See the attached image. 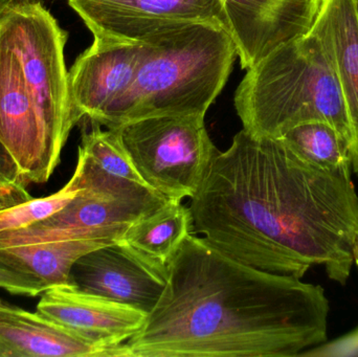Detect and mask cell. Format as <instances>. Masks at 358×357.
Listing matches in <instances>:
<instances>
[{
  "instance_id": "obj_8",
  "label": "cell",
  "mask_w": 358,
  "mask_h": 357,
  "mask_svg": "<svg viewBox=\"0 0 358 357\" xmlns=\"http://www.w3.org/2000/svg\"><path fill=\"white\" fill-rule=\"evenodd\" d=\"M0 145L27 184H44L60 163L63 147L42 119L14 50L0 33Z\"/></svg>"
},
{
  "instance_id": "obj_3",
  "label": "cell",
  "mask_w": 358,
  "mask_h": 357,
  "mask_svg": "<svg viewBox=\"0 0 358 357\" xmlns=\"http://www.w3.org/2000/svg\"><path fill=\"white\" fill-rule=\"evenodd\" d=\"M142 40L147 52L131 85L94 123L115 129L161 115L206 117L237 56L229 31L215 23H181Z\"/></svg>"
},
{
  "instance_id": "obj_6",
  "label": "cell",
  "mask_w": 358,
  "mask_h": 357,
  "mask_svg": "<svg viewBox=\"0 0 358 357\" xmlns=\"http://www.w3.org/2000/svg\"><path fill=\"white\" fill-rule=\"evenodd\" d=\"M144 182L168 199L192 198L219 150L202 115H161L115 128Z\"/></svg>"
},
{
  "instance_id": "obj_18",
  "label": "cell",
  "mask_w": 358,
  "mask_h": 357,
  "mask_svg": "<svg viewBox=\"0 0 358 357\" xmlns=\"http://www.w3.org/2000/svg\"><path fill=\"white\" fill-rule=\"evenodd\" d=\"M281 138L303 156L324 167L352 166L350 147L329 124H301Z\"/></svg>"
},
{
  "instance_id": "obj_20",
  "label": "cell",
  "mask_w": 358,
  "mask_h": 357,
  "mask_svg": "<svg viewBox=\"0 0 358 357\" xmlns=\"http://www.w3.org/2000/svg\"><path fill=\"white\" fill-rule=\"evenodd\" d=\"M79 192L66 184L50 196L31 198L0 210V232L20 230L50 217L64 207Z\"/></svg>"
},
{
  "instance_id": "obj_10",
  "label": "cell",
  "mask_w": 358,
  "mask_h": 357,
  "mask_svg": "<svg viewBox=\"0 0 358 357\" xmlns=\"http://www.w3.org/2000/svg\"><path fill=\"white\" fill-rule=\"evenodd\" d=\"M244 69L310 31L322 0H221Z\"/></svg>"
},
{
  "instance_id": "obj_24",
  "label": "cell",
  "mask_w": 358,
  "mask_h": 357,
  "mask_svg": "<svg viewBox=\"0 0 358 357\" xmlns=\"http://www.w3.org/2000/svg\"><path fill=\"white\" fill-rule=\"evenodd\" d=\"M20 1H23V0H0V17Z\"/></svg>"
},
{
  "instance_id": "obj_13",
  "label": "cell",
  "mask_w": 358,
  "mask_h": 357,
  "mask_svg": "<svg viewBox=\"0 0 358 357\" xmlns=\"http://www.w3.org/2000/svg\"><path fill=\"white\" fill-rule=\"evenodd\" d=\"M36 312L101 347L125 343L142 328L147 318L142 310L71 284L58 285L43 291Z\"/></svg>"
},
{
  "instance_id": "obj_23",
  "label": "cell",
  "mask_w": 358,
  "mask_h": 357,
  "mask_svg": "<svg viewBox=\"0 0 358 357\" xmlns=\"http://www.w3.org/2000/svg\"><path fill=\"white\" fill-rule=\"evenodd\" d=\"M301 356L358 357V328L336 341L325 342L307 350Z\"/></svg>"
},
{
  "instance_id": "obj_21",
  "label": "cell",
  "mask_w": 358,
  "mask_h": 357,
  "mask_svg": "<svg viewBox=\"0 0 358 357\" xmlns=\"http://www.w3.org/2000/svg\"><path fill=\"white\" fill-rule=\"evenodd\" d=\"M16 163L0 145V210L33 198Z\"/></svg>"
},
{
  "instance_id": "obj_12",
  "label": "cell",
  "mask_w": 358,
  "mask_h": 357,
  "mask_svg": "<svg viewBox=\"0 0 358 357\" xmlns=\"http://www.w3.org/2000/svg\"><path fill=\"white\" fill-rule=\"evenodd\" d=\"M167 278L117 242L79 258L69 284L148 314L161 300Z\"/></svg>"
},
{
  "instance_id": "obj_4",
  "label": "cell",
  "mask_w": 358,
  "mask_h": 357,
  "mask_svg": "<svg viewBox=\"0 0 358 357\" xmlns=\"http://www.w3.org/2000/svg\"><path fill=\"white\" fill-rule=\"evenodd\" d=\"M243 129L258 138H281L309 122L331 125L349 145L355 133L331 61L317 34L286 42L248 69L235 94Z\"/></svg>"
},
{
  "instance_id": "obj_19",
  "label": "cell",
  "mask_w": 358,
  "mask_h": 357,
  "mask_svg": "<svg viewBox=\"0 0 358 357\" xmlns=\"http://www.w3.org/2000/svg\"><path fill=\"white\" fill-rule=\"evenodd\" d=\"M94 126L82 136L79 153L85 155L101 170L124 180L147 184L126 150L117 129L106 131Z\"/></svg>"
},
{
  "instance_id": "obj_9",
  "label": "cell",
  "mask_w": 358,
  "mask_h": 357,
  "mask_svg": "<svg viewBox=\"0 0 358 357\" xmlns=\"http://www.w3.org/2000/svg\"><path fill=\"white\" fill-rule=\"evenodd\" d=\"M94 37L138 42L170 25L210 22L229 31L221 0H67Z\"/></svg>"
},
{
  "instance_id": "obj_16",
  "label": "cell",
  "mask_w": 358,
  "mask_h": 357,
  "mask_svg": "<svg viewBox=\"0 0 358 357\" xmlns=\"http://www.w3.org/2000/svg\"><path fill=\"white\" fill-rule=\"evenodd\" d=\"M193 233L191 210L169 199L157 211L136 220L119 243L168 277V268L181 245Z\"/></svg>"
},
{
  "instance_id": "obj_5",
  "label": "cell",
  "mask_w": 358,
  "mask_h": 357,
  "mask_svg": "<svg viewBox=\"0 0 358 357\" xmlns=\"http://www.w3.org/2000/svg\"><path fill=\"white\" fill-rule=\"evenodd\" d=\"M67 184L80 191L75 198L31 226L0 232V249L69 239L113 245L134 222L169 201L148 184L106 173L82 153H78L75 173Z\"/></svg>"
},
{
  "instance_id": "obj_27",
  "label": "cell",
  "mask_w": 358,
  "mask_h": 357,
  "mask_svg": "<svg viewBox=\"0 0 358 357\" xmlns=\"http://www.w3.org/2000/svg\"><path fill=\"white\" fill-rule=\"evenodd\" d=\"M357 1V14H358V0H355Z\"/></svg>"
},
{
  "instance_id": "obj_25",
  "label": "cell",
  "mask_w": 358,
  "mask_h": 357,
  "mask_svg": "<svg viewBox=\"0 0 358 357\" xmlns=\"http://www.w3.org/2000/svg\"><path fill=\"white\" fill-rule=\"evenodd\" d=\"M352 254L353 260H355V263L358 266V234L355 237V243H353Z\"/></svg>"
},
{
  "instance_id": "obj_11",
  "label": "cell",
  "mask_w": 358,
  "mask_h": 357,
  "mask_svg": "<svg viewBox=\"0 0 358 357\" xmlns=\"http://www.w3.org/2000/svg\"><path fill=\"white\" fill-rule=\"evenodd\" d=\"M147 52L145 40L122 41L94 37L69 71V89L73 117L96 121L104 109L134 81Z\"/></svg>"
},
{
  "instance_id": "obj_15",
  "label": "cell",
  "mask_w": 358,
  "mask_h": 357,
  "mask_svg": "<svg viewBox=\"0 0 358 357\" xmlns=\"http://www.w3.org/2000/svg\"><path fill=\"white\" fill-rule=\"evenodd\" d=\"M313 31L336 71L355 133L352 170L358 177V14L355 0H322Z\"/></svg>"
},
{
  "instance_id": "obj_2",
  "label": "cell",
  "mask_w": 358,
  "mask_h": 357,
  "mask_svg": "<svg viewBox=\"0 0 358 357\" xmlns=\"http://www.w3.org/2000/svg\"><path fill=\"white\" fill-rule=\"evenodd\" d=\"M320 285L240 263L189 234L130 357H294L328 339Z\"/></svg>"
},
{
  "instance_id": "obj_26",
  "label": "cell",
  "mask_w": 358,
  "mask_h": 357,
  "mask_svg": "<svg viewBox=\"0 0 358 357\" xmlns=\"http://www.w3.org/2000/svg\"><path fill=\"white\" fill-rule=\"evenodd\" d=\"M23 1H37V0H23Z\"/></svg>"
},
{
  "instance_id": "obj_14",
  "label": "cell",
  "mask_w": 358,
  "mask_h": 357,
  "mask_svg": "<svg viewBox=\"0 0 358 357\" xmlns=\"http://www.w3.org/2000/svg\"><path fill=\"white\" fill-rule=\"evenodd\" d=\"M130 357L127 344L101 347L36 312L0 301V357Z\"/></svg>"
},
{
  "instance_id": "obj_1",
  "label": "cell",
  "mask_w": 358,
  "mask_h": 357,
  "mask_svg": "<svg viewBox=\"0 0 358 357\" xmlns=\"http://www.w3.org/2000/svg\"><path fill=\"white\" fill-rule=\"evenodd\" d=\"M351 168L324 167L282 138L242 129L191 198L193 233L245 265L301 279L323 266L346 284L358 234Z\"/></svg>"
},
{
  "instance_id": "obj_7",
  "label": "cell",
  "mask_w": 358,
  "mask_h": 357,
  "mask_svg": "<svg viewBox=\"0 0 358 357\" xmlns=\"http://www.w3.org/2000/svg\"><path fill=\"white\" fill-rule=\"evenodd\" d=\"M6 38L22 69L44 123L61 147L78 122L73 117L64 48L67 34L38 1H20L0 17Z\"/></svg>"
},
{
  "instance_id": "obj_22",
  "label": "cell",
  "mask_w": 358,
  "mask_h": 357,
  "mask_svg": "<svg viewBox=\"0 0 358 357\" xmlns=\"http://www.w3.org/2000/svg\"><path fill=\"white\" fill-rule=\"evenodd\" d=\"M0 289L12 295L36 297L48 287L36 277L21 272L0 259Z\"/></svg>"
},
{
  "instance_id": "obj_17",
  "label": "cell",
  "mask_w": 358,
  "mask_h": 357,
  "mask_svg": "<svg viewBox=\"0 0 358 357\" xmlns=\"http://www.w3.org/2000/svg\"><path fill=\"white\" fill-rule=\"evenodd\" d=\"M109 243L90 239L48 241L0 249V259L39 279L48 289L69 284L71 268L79 258Z\"/></svg>"
}]
</instances>
